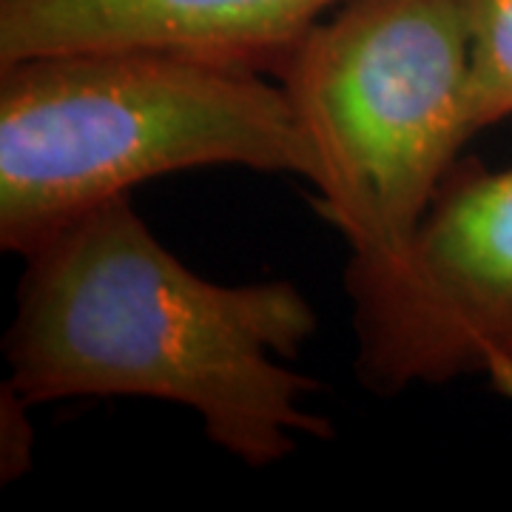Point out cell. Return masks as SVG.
<instances>
[{
	"instance_id": "1",
	"label": "cell",
	"mask_w": 512,
	"mask_h": 512,
	"mask_svg": "<svg viewBox=\"0 0 512 512\" xmlns=\"http://www.w3.org/2000/svg\"><path fill=\"white\" fill-rule=\"evenodd\" d=\"M316 311L291 282H208L151 234L128 194L74 217L26 254L3 339L26 404L143 396L200 413L205 436L248 467L288 458L333 424L302 399L322 384L293 359Z\"/></svg>"
},
{
	"instance_id": "2",
	"label": "cell",
	"mask_w": 512,
	"mask_h": 512,
	"mask_svg": "<svg viewBox=\"0 0 512 512\" xmlns=\"http://www.w3.org/2000/svg\"><path fill=\"white\" fill-rule=\"evenodd\" d=\"M202 165L322 177L288 92L254 66L160 49L0 66L3 251L26 256L100 202Z\"/></svg>"
},
{
	"instance_id": "3",
	"label": "cell",
	"mask_w": 512,
	"mask_h": 512,
	"mask_svg": "<svg viewBox=\"0 0 512 512\" xmlns=\"http://www.w3.org/2000/svg\"><path fill=\"white\" fill-rule=\"evenodd\" d=\"M322 160L316 211L350 248L348 293L390 279L470 137L458 0H345L274 72Z\"/></svg>"
},
{
	"instance_id": "4",
	"label": "cell",
	"mask_w": 512,
	"mask_h": 512,
	"mask_svg": "<svg viewBox=\"0 0 512 512\" xmlns=\"http://www.w3.org/2000/svg\"><path fill=\"white\" fill-rule=\"evenodd\" d=\"M350 299L370 393L484 373L512 396V168L456 160L402 265Z\"/></svg>"
},
{
	"instance_id": "5",
	"label": "cell",
	"mask_w": 512,
	"mask_h": 512,
	"mask_svg": "<svg viewBox=\"0 0 512 512\" xmlns=\"http://www.w3.org/2000/svg\"><path fill=\"white\" fill-rule=\"evenodd\" d=\"M339 0H0V66L83 49H160L271 74Z\"/></svg>"
},
{
	"instance_id": "6",
	"label": "cell",
	"mask_w": 512,
	"mask_h": 512,
	"mask_svg": "<svg viewBox=\"0 0 512 512\" xmlns=\"http://www.w3.org/2000/svg\"><path fill=\"white\" fill-rule=\"evenodd\" d=\"M467 35V128L512 117V0H458Z\"/></svg>"
}]
</instances>
